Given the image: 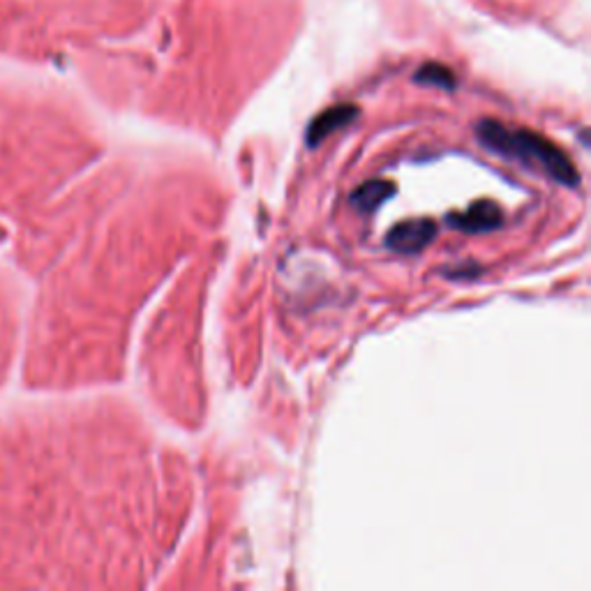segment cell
I'll return each mask as SVG.
<instances>
[{
  "label": "cell",
  "instance_id": "6da1fadb",
  "mask_svg": "<svg viewBox=\"0 0 591 591\" xmlns=\"http://www.w3.org/2000/svg\"><path fill=\"white\" fill-rule=\"evenodd\" d=\"M476 137L488 151L525 164L527 169L541 171V174L550 176L552 181L566 187L580 185V174L575 164L543 134L525 130V127L515 130V127H506L499 121H481L476 125Z\"/></svg>",
  "mask_w": 591,
  "mask_h": 591
},
{
  "label": "cell",
  "instance_id": "7a4b0ae2",
  "mask_svg": "<svg viewBox=\"0 0 591 591\" xmlns=\"http://www.w3.org/2000/svg\"><path fill=\"white\" fill-rule=\"evenodd\" d=\"M435 236H437V224L432 220L428 218L409 220V222L395 224V227L388 231L386 245L398 254H416L423 248H428V245L435 241Z\"/></svg>",
  "mask_w": 591,
  "mask_h": 591
},
{
  "label": "cell",
  "instance_id": "3957f363",
  "mask_svg": "<svg viewBox=\"0 0 591 591\" xmlns=\"http://www.w3.org/2000/svg\"><path fill=\"white\" fill-rule=\"evenodd\" d=\"M501 222H504V213L495 201H476L465 213L448 215V224L465 234H488L499 229Z\"/></svg>",
  "mask_w": 591,
  "mask_h": 591
},
{
  "label": "cell",
  "instance_id": "277c9868",
  "mask_svg": "<svg viewBox=\"0 0 591 591\" xmlns=\"http://www.w3.org/2000/svg\"><path fill=\"white\" fill-rule=\"evenodd\" d=\"M358 116V109L351 107V104H338V107L333 109H326L324 114H319L308 127V146L314 148L319 146L321 141L326 137H331L333 132L342 130V127H347L349 123H354Z\"/></svg>",
  "mask_w": 591,
  "mask_h": 591
},
{
  "label": "cell",
  "instance_id": "5b68a950",
  "mask_svg": "<svg viewBox=\"0 0 591 591\" xmlns=\"http://www.w3.org/2000/svg\"><path fill=\"white\" fill-rule=\"evenodd\" d=\"M395 194V185L388 181H370L363 183L358 190L351 194V204L361 213H374L384 204L386 199H391Z\"/></svg>",
  "mask_w": 591,
  "mask_h": 591
},
{
  "label": "cell",
  "instance_id": "8992f818",
  "mask_svg": "<svg viewBox=\"0 0 591 591\" xmlns=\"http://www.w3.org/2000/svg\"><path fill=\"white\" fill-rule=\"evenodd\" d=\"M414 79L418 81V84L437 86V88H444V91H453V88H455V74H453V70H448V67L441 65V63L423 65L421 70L416 72Z\"/></svg>",
  "mask_w": 591,
  "mask_h": 591
}]
</instances>
